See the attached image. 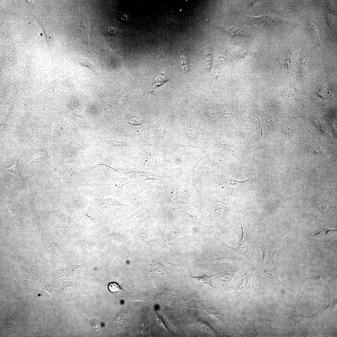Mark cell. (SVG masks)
<instances>
[{"label":"cell","instance_id":"7c38bea8","mask_svg":"<svg viewBox=\"0 0 337 337\" xmlns=\"http://www.w3.org/2000/svg\"><path fill=\"white\" fill-rule=\"evenodd\" d=\"M297 125L294 122H288L285 126L284 133L286 138L288 139L294 136L297 129Z\"/></svg>","mask_w":337,"mask_h":337},{"label":"cell","instance_id":"e0dca14e","mask_svg":"<svg viewBox=\"0 0 337 337\" xmlns=\"http://www.w3.org/2000/svg\"><path fill=\"white\" fill-rule=\"evenodd\" d=\"M108 288L110 291L113 292H116L121 290L119 285L114 282L110 283L108 286Z\"/></svg>","mask_w":337,"mask_h":337},{"label":"cell","instance_id":"d6986e66","mask_svg":"<svg viewBox=\"0 0 337 337\" xmlns=\"http://www.w3.org/2000/svg\"><path fill=\"white\" fill-rule=\"evenodd\" d=\"M216 207L217 209V215L220 216L222 215L225 211L226 206L223 203H219L217 204Z\"/></svg>","mask_w":337,"mask_h":337},{"label":"cell","instance_id":"44dd1931","mask_svg":"<svg viewBox=\"0 0 337 337\" xmlns=\"http://www.w3.org/2000/svg\"><path fill=\"white\" fill-rule=\"evenodd\" d=\"M320 95L322 97H328L330 93L327 90L325 89H321L319 90Z\"/></svg>","mask_w":337,"mask_h":337},{"label":"cell","instance_id":"5bb4252c","mask_svg":"<svg viewBox=\"0 0 337 337\" xmlns=\"http://www.w3.org/2000/svg\"><path fill=\"white\" fill-rule=\"evenodd\" d=\"M168 81L166 80L164 75L163 72H161L160 75L156 78L153 82V87L152 88L150 92L153 91L155 88L159 86Z\"/></svg>","mask_w":337,"mask_h":337},{"label":"cell","instance_id":"2e32d148","mask_svg":"<svg viewBox=\"0 0 337 337\" xmlns=\"http://www.w3.org/2000/svg\"><path fill=\"white\" fill-rule=\"evenodd\" d=\"M180 63L181 67L183 70L186 73L189 71V65L188 60L184 56L181 57Z\"/></svg>","mask_w":337,"mask_h":337},{"label":"cell","instance_id":"52a82bcc","mask_svg":"<svg viewBox=\"0 0 337 337\" xmlns=\"http://www.w3.org/2000/svg\"><path fill=\"white\" fill-rule=\"evenodd\" d=\"M217 141L221 146L227 149L239 160L243 162L241 159L238 148L237 146L225 139L220 138H217Z\"/></svg>","mask_w":337,"mask_h":337},{"label":"cell","instance_id":"9c48e42d","mask_svg":"<svg viewBox=\"0 0 337 337\" xmlns=\"http://www.w3.org/2000/svg\"><path fill=\"white\" fill-rule=\"evenodd\" d=\"M90 21L86 19L81 22L79 28V31L83 41L87 44L90 42Z\"/></svg>","mask_w":337,"mask_h":337},{"label":"cell","instance_id":"3957f363","mask_svg":"<svg viewBox=\"0 0 337 337\" xmlns=\"http://www.w3.org/2000/svg\"><path fill=\"white\" fill-rule=\"evenodd\" d=\"M256 268V263L249 262L247 270L240 277L239 281L237 287L236 293L237 295L244 292L251 290V280Z\"/></svg>","mask_w":337,"mask_h":337},{"label":"cell","instance_id":"cb8c5ba5","mask_svg":"<svg viewBox=\"0 0 337 337\" xmlns=\"http://www.w3.org/2000/svg\"><path fill=\"white\" fill-rule=\"evenodd\" d=\"M259 127H260V128L261 129V135L258 138H257V139H255V140H254V142H255L256 141H258V140H260L261 139H262L263 138V129H262V128L261 125V123H260V120L259 119Z\"/></svg>","mask_w":337,"mask_h":337},{"label":"cell","instance_id":"9a60e30c","mask_svg":"<svg viewBox=\"0 0 337 337\" xmlns=\"http://www.w3.org/2000/svg\"><path fill=\"white\" fill-rule=\"evenodd\" d=\"M217 274H217L215 275H211L210 276H200L196 277H194L192 276V277L199 282L212 286L210 282V280L213 276L217 275Z\"/></svg>","mask_w":337,"mask_h":337},{"label":"cell","instance_id":"ac0fdd59","mask_svg":"<svg viewBox=\"0 0 337 337\" xmlns=\"http://www.w3.org/2000/svg\"><path fill=\"white\" fill-rule=\"evenodd\" d=\"M18 164L17 159H16L15 163L12 166L6 168L7 170H12L16 174L18 177H20L21 175L18 170Z\"/></svg>","mask_w":337,"mask_h":337},{"label":"cell","instance_id":"ffe728a7","mask_svg":"<svg viewBox=\"0 0 337 337\" xmlns=\"http://www.w3.org/2000/svg\"><path fill=\"white\" fill-rule=\"evenodd\" d=\"M311 26L312 27L311 31L312 32L313 35L315 36V37L317 39L318 41L319 40L320 41L318 35L316 25L315 24V23H313L311 24Z\"/></svg>","mask_w":337,"mask_h":337},{"label":"cell","instance_id":"30bf717a","mask_svg":"<svg viewBox=\"0 0 337 337\" xmlns=\"http://www.w3.org/2000/svg\"><path fill=\"white\" fill-rule=\"evenodd\" d=\"M334 232H335V231L328 230L324 229H319L310 234H308L306 236V237L308 239H326L328 238Z\"/></svg>","mask_w":337,"mask_h":337},{"label":"cell","instance_id":"6da1fadb","mask_svg":"<svg viewBox=\"0 0 337 337\" xmlns=\"http://www.w3.org/2000/svg\"><path fill=\"white\" fill-rule=\"evenodd\" d=\"M241 223L242 237L238 247L234 248L227 247L238 254L245 257L249 262L256 263L257 241L255 240V238L253 235Z\"/></svg>","mask_w":337,"mask_h":337},{"label":"cell","instance_id":"277c9868","mask_svg":"<svg viewBox=\"0 0 337 337\" xmlns=\"http://www.w3.org/2000/svg\"><path fill=\"white\" fill-rule=\"evenodd\" d=\"M253 180L248 179L243 181H238L230 177L225 182L227 188L232 191H240L251 187Z\"/></svg>","mask_w":337,"mask_h":337},{"label":"cell","instance_id":"5b68a950","mask_svg":"<svg viewBox=\"0 0 337 337\" xmlns=\"http://www.w3.org/2000/svg\"><path fill=\"white\" fill-rule=\"evenodd\" d=\"M251 19L256 22L266 26H271L278 23L282 19L274 14H267L258 17L250 16Z\"/></svg>","mask_w":337,"mask_h":337},{"label":"cell","instance_id":"d4e9b609","mask_svg":"<svg viewBox=\"0 0 337 337\" xmlns=\"http://www.w3.org/2000/svg\"><path fill=\"white\" fill-rule=\"evenodd\" d=\"M108 32L111 35H115L116 33V30L114 28L109 27L107 29Z\"/></svg>","mask_w":337,"mask_h":337},{"label":"cell","instance_id":"ba28073f","mask_svg":"<svg viewBox=\"0 0 337 337\" xmlns=\"http://www.w3.org/2000/svg\"><path fill=\"white\" fill-rule=\"evenodd\" d=\"M264 276L270 279H276L279 282L276 268L274 264L261 265Z\"/></svg>","mask_w":337,"mask_h":337},{"label":"cell","instance_id":"7402d4cb","mask_svg":"<svg viewBox=\"0 0 337 337\" xmlns=\"http://www.w3.org/2000/svg\"><path fill=\"white\" fill-rule=\"evenodd\" d=\"M206 65L207 68H210V64L211 62V55L209 53H208L207 54L206 59Z\"/></svg>","mask_w":337,"mask_h":337},{"label":"cell","instance_id":"484cf974","mask_svg":"<svg viewBox=\"0 0 337 337\" xmlns=\"http://www.w3.org/2000/svg\"><path fill=\"white\" fill-rule=\"evenodd\" d=\"M46 150L45 151H42L40 153H39L34 156V158L35 159H39L43 156V154L45 153Z\"/></svg>","mask_w":337,"mask_h":337},{"label":"cell","instance_id":"8fae6325","mask_svg":"<svg viewBox=\"0 0 337 337\" xmlns=\"http://www.w3.org/2000/svg\"><path fill=\"white\" fill-rule=\"evenodd\" d=\"M222 29L232 39L236 35L243 36L245 37L250 36V33L242 30L238 27H232L225 28L222 27Z\"/></svg>","mask_w":337,"mask_h":337},{"label":"cell","instance_id":"4fadbf2b","mask_svg":"<svg viewBox=\"0 0 337 337\" xmlns=\"http://www.w3.org/2000/svg\"><path fill=\"white\" fill-rule=\"evenodd\" d=\"M151 268L152 271L154 273L162 275L164 274L167 275H169L165 270L164 267L161 264L157 259L153 260L152 261L151 265Z\"/></svg>","mask_w":337,"mask_h":337},{"label":"cell","instance_id":"603a6c76","mask_svg":"<svg viewBox=\"0 0 337 337\" xmlns=\"http://www.w3.org/2000/svg\"><path fill=\"white\" fill-rule=\"evenodd\" d=\"M102 47L105 52L107 54L110 55L114 51L107 45H104L102 46Z\"/></svg>","mask_w":337,"mask_h":337},{"label":"cell","instance_id":"7a4b0ae2","mask_svg":"<svg viewBox=\"0 0 337 337\" xmlns=\"http://www.w3.org/2000/svg\"><path fill=\"white\" fill-rule=\"evenodd\" d=\"M257 246L261 250L263 257L261 261V265L273 264L275 254L279 249L281 244H268L265 243L260 236L257 238Z\"/></svg>","mask_w":337,"mask_h":337},{"label":"cell","instance_id":"8992f818","mask_svg":"<svg viewBox=\"0 0 337 337\" xmlns=\"http://www.w3.org/2000/svg\"><path fill=\"white\" fill-rule=\"evenodd\" d=\"M302 147L306 153L309 155L321 156L324 154L321 146L318 144L310 142L302 144Z\"/></svg>","mask_w":337,"mask_h":337}]
</instances>
